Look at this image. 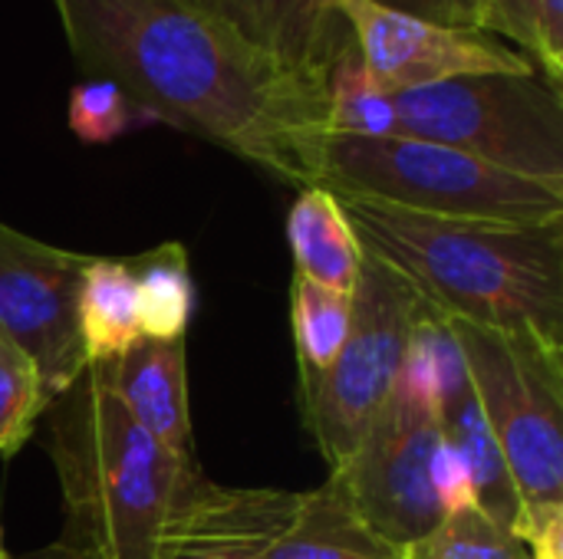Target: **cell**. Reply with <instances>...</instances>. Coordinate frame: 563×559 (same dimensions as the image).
<instances>
[{
	"mask_svg": "<svg viewBox=\"0 0 563 559\" xmlns=\"http://www.w3.org/2000/svg\"><path fill=\"white\" fill-rule=\"evenodd\" d=\"M69 56L152 122L198 135L257 171L320 185L327 82L277 66L201 0H49Z\"/></svg>",
	"mask_w": 563,
	"mask_h": 559,
	"instance_id": "cell-1",
	"label": "cell"
},
{
	"mask_svg": "<svg viewBox=\"0 0 563 559\" xmlns=\"http://www.w3.org/2000/svg\"><path fill=\"white\" fill-rule=\"evenodd\" d=\"M340 198V194H336ZM360 244L449 320L528 329L563 349V221L439 217L340 198Z\"/></svg>",
	"mask_w": 563,
	"mask_h": 559,
	"instance_id": "cell-2",
	"label": "cell"
},
{
	"mask_svg": "<svg viewBox=\"0 0 563 559\" xmlns=\"http://www.w3.org/2000/svg\"><path fill=\"white\" fill-rule=\"evenodd\" d=\"M66 547L86 559H155L178 488L198 471L165 455L122 409L102 362L56 399L49 425Z\"/></svg>",
	"mask_w": 563,
	"mask_h": 559,
	"instance_id": "cell-3",
	"label": "cell"
},
{
	"mask_svg": "<svg viewBox=\"0 0 563 559\" xmlns=\"http://www.w3.org/2000/svg\"><path fill=\"white\" fill-rule=\"evenodd\" d=\"M449 326L518 494L515 534L531 544L563 524V349L528 329Z\"/></svg>",
	"mask_w": 563,
	"mask_h": 559,
	"instance_id": "cell-4",
	"label": "cell"
},
{
	"mask_svg": "<svg viewBox=\"0 0 563 559\" xmlns=\"http://www.w3.org/2000/svg\"><path fill=\"white\" fill-rule=\"evenodd\" d=\"M320 185L340 198H363L439 217L508 224L563 221L561 188L501 171L459 148L409 135H327Z\"/></svg>",
	"mask_w": 563,
	"mask_h": 559,
	"instance_id": "cell-5",
	"label": "cell"
},
{
	"mask_svg": "<svg viewBox=\"0 0 563 559\" xmlns=\"http://www.w3.org/2000/svg\"><path fill=\"white\" fill-rule=\"evenodd\" d=\"M396 135L459 148L563 191V89L541 72L459 76L393 92Z\"/></svg>",
	"mask_w": 563,
	"mask_h": 559,
	"instance_id": "cell-6",
	"label": "cell"
},
{
	"mask_svg": "<svg viewBox=\"0 0 563 559\" xmlns=\"http://www.w3.org/2000/svg\"><path fill=\"white\" fill-rule=\"evenodd\" d=\"M422 303L419 290L399 270L363 247L346 343L327 372L300 379L303 425L330 471L356 451L396 392L409 333Z\"/></svg>",
	"mask_w": 563,
	"mask_h": 559,
	"instance_id": "cell-7",
	"label": "cell"
},
{
	"mask_svg": "<svg viewBox=\"0 0 563 559\" xmlns=\"http://www.w3.org/2000/svg\"><path fill=\"white\" fill-rule=\"evenodd\" d=\"M439 441V412L396 389L356 451L330 471L353 511L396 550H406L442 521L432 491Z\"/></svg>",
	"mask_w": 563,
	"mask_h": 559,
	"instance_id": "cell-8",
	"label": "cell"
},
{
	"mask_svg": "<svg viewBox=\"0 0 563 559\" xmlns=\"http://www.w3.org/2000/svg\"><path fill=\"white\" fill-rule=\"evenodd\" d=\"M86 264L0 221V343L33 362L53 402L89 366L76 320Z\"/></svg>",
	"mask_w": 563,
	"mask_h": 559,
	"instance_id": "cell-9",
	"label": "cell"
},
{
	"mask_svg": "<svg viewBox=\"0 0 563 559\" xmlns=\"http://www.w3.org/2000/svg\"><path fill=\"white\" fill-rule=\"evenodd\" d=\"M333 10L350 26L369 76L386 92L422 89L459 76L538 72L521 49L485 30L429 23L376 0H333Z\"/></svg>",
	"mask_w": 563,
	"mask_h": 559,
	"instance_id": "cell-10",
	"label": "cell"
},
{
	"mask_svg": "<svg viewBox=\"0 0 563 559\" xmlns=\"http://www.w3.org/2000/svg\"><path fill=\"white\" fill-rule=\"evenodd\" d=\"M297 501L294 491L221 488L195 471L165 514L155 559H264Z\"/></svg>",
	"mask_w": 563,
	"mask_h": 559,
	"instance_id": "cell-11",
	"label": "cell"
},
{
	"mask_svg": "<svg viewBox=\"0 0 563 559\" xmlns=\"http://www.w3.org/2000/svg\"><path fill=\"white\" fill-rule=\"evenodd\" d=\"M125 415L178 465L198 468L191 455L188 362L185 339H135L125 353L102 362Z\"/></svg>",
	"mask_w": 563,
	"mask_h": 559,
	"instance_id": "cell-12",
	"label": "cell"
},
{
	"mask_svg": "<svg viewBox=\"0 0 563 559\" xmlns=\"http://www.w3.org/2000/svg\"><path fill=\"white\" fill-rule=\"evenodd\" d=\"M247 43L294 76L327 82L330 63L353 40L333 0H201Z\"/></svg>",
	"mask_w": 563,
	"mask_h": 559,
	"instance_id": "cell-13",
	"label": "cell"
},
{
	"mask_svg": "<svg viewBox=\"0 0 563 559\" xmlns=\"http://www.w3.org/2000/svg\"><path fill=\"white\" fill-rule=\"evenodd\" d=\"M264 559H402V550L386 544L327 478L300 494L287 530Z\"/></svg>",
	"mask_w": 563,
	"mask_h": 559,
	"instance_id": "cell-14",
	"label": "cell"
},
{
	"mask_svg": "<svg viewBox=\"0 0 563 559\" xmlns=\"http://www.w3.org/2000/svg\"><path fill=\"white\" fill-rule=\"evenodd\" d=\"M439 428L442 441L462 455V461L472 471L478 507L501 527L515 534L518 524V494L511 488L505 458L498 451V441L488 428V418L478 405V395L472 389L468 369H459L442 395H439Z\"/></svg>",
	"mask_w": 563,
	"mask_h": 559,
	"instance_id": "cell-15",
	"label": "cell"
},
{
	"mask_svg": "<svg viewBox=\"0 0 563 559\" xmlns=\"http://www.w3.org/2000/svg\"><path fill=\"white\" fill-rule=\"evenodd\" d=\"M287 241L300 277L340 293H353L363 270V244L333 191L300 188L287 214Z\"/></svg>",
	"mask_w": 563,
	"mask_h": 559,
	"instance_id": "cell-16",
	"label": "cell"
},
{
	"mask_svg": "<svg viewBox=\"0 0 563 559\" xmlns=\"http://www.w3.org/2000/svg\"><path fill=\"white\" fill-rule=\"evenodd\" d=\"M76 320H79V336L89 366L109 362L119 353H125L135 339H142L135 280L129 260L89 257L79 280Z\"/></svg>",
	"mask_w": 563,
	"mask_h": 559,
	"instance_id": "cell-17",
	"label": "cell"
},
{
	"mask_svg": "<svg viewBox=\"0 0 563 559\" xmlns=\"http://www.w3.org/2000/svg\"><path fill=\"white\" fill-rule=\"evenodd\" d=\"M145 339H185L195 310V280L181 244H162L129 260Z\"/></svg>",
	"mask_w": 563,
	"mask_h": 559,
	"instance_id": "cell-18",
	"label": "cell"
},
{
	"mask_svg": "<svg viewBox=\"0 0 563 559\" xmlns=\"http://www.w3.org/2000/svg\"><path fill=\"white\" fill-rule=\"evenodd\" d=\"M327 135L386 138L396 135L393 92H386L366 69L350 40L327 72Z\"/></svg>",
	"mask_w": 563,
	"mask_h": 559,
	"instance_id": "cell-19",
	"label": "cell"
},
{
	"mask_svg": "<svg viewBox=\"0 0 563 559\" xmlns=\"http://www.w3.org/2000/svg\"><path fill=\"white\" fill-rule=\"evenodd\" d=\"M350 316H353V293H340L294 273L290 323H294L300 379H313L333 366L336 353L346 343Z\"/></svg>",
	"mask_w": 563,
	"mask_h": 559,
	"instance_id": "cell-20",
	"label": "cell"
},
{
	"mask_svg": "<svg viewBox=\"0 0 563 559\" xmlns=\"http://www.w3.org/2000/svg\"><path fill=\"white\" fill-rule=\"evenodd\" d=\"M402 559H531L518 534L495 524L482 507L442 514V521L409 544Z\"/></svg>",
	"mask_w": 563,
	"mask_h": 559,
	"instance_id": "cell-21",
	"label": "cell"
},
{
	"mask_svg": "<svg viewBox=\"0 0 563 559\" xmlns=\"http://www.w3.org/2000/svg\"><path fill=\"white\" fill-rule=\"evenodd\" d=\"M46 405H53V399L33 362L0 343V455H16L23 448Z\"/></svg>",
	"mask_w": 563,
	"mask_h": 559,
	"instance_id": "cell-22",
	"label": "cell"
},
{
	"mask_svg": "<svg viewBox=\"0 0 563 559\" xmlns=\"http://www.w3.org/2000/svg\"><path fill=\"white\" fill-rule=\"evenodd\" d=\"M69 128L89 142V145H106L119 135H125L132 125L152 122L115 82L109 79H86L73 86L69 92V109H66Z\"/></svg>",
	"mask_w": 563,
	"mask_h": 559,
	"instance_id": "cell-23",
	"label": "cell"
},
{
	"mask_svg": "<svg viewBox=\"0 0 563 559\" xmlns=\"http://www.w3.org/2000/svg\"><path fill=\"white\" fill-rule=\"evenodd\" d=\"M534 66L554 86L563 82V0H531Z\"/></svg>",
	"mask_w": 563,
	"mask_h": 559,
	"instance_id": "cell-24",
	"label": "cell"
},
{
	"mask_svg": "<svg viewBox=\"0 0 563 559\" xmlns=\"http://www.w3.org/2000/svg\"><path fill=\"white\" fill-rule=\"evenodd\" d=\"M432 491H435L442 514H452L462 507H478L472 471L462 461V455L455 448H449L445 441H439V448L432 455Z\"/></svg>",
	"mask_w": 563,
	"mask_h": 559,
	"instance_id": "cell-25",
	"label": "cell"
},
{
	"mask_svg": "<svg viewBox=\"0 0 563 559\" xmlns=\"http://www.w3.org/2000/svg\"><path fill=\"white\" fill-rule=\"evenodd\" d=\"M389 10L442 23V26H468V30H485L488 3L492 0H376Z\"/></svg>",
	"mask_w": 563,
	"mask_h": 559,
	"instance_id": "cell-26",
	"label": "cell"
},
{
	"mask_svg": "<svg viewBox=\"0 0 563 559\" xmlns=\"http://www.w3.org/2000/svg\"><path fill=\"white\" fill-rule=\"evenodd\" d=\"M485 33L508 40L534 63V26H531V0H492L485 16Z\"/></svg>",
	"mask_w": 563,
	"mask_h": 559,
	"instance_id": "cell-27",
	"label": "cell"
},
{
	"mask_svg": "<svg viewBox=\"0 0 563 559\" xmlns=\"http://www.w3.org/2000/svg\"><path fill=\"white\" fill-rule=\"evenodd\" d=\"M20 559H86L79 557L76 550H69L66 544H53V547H43V550H36V554H26V557Z\"/></svg>",
	"mask_w": 563,
	"mask_h": 559,
	"instance_id": "cell-28",
	"label": "cell"
},
{
	"mask_svg": "<svg viewBox=\"0 0 563 559\" xmlns=\"http://www.w3.org/2000/svg\"><path fill=\"white\" fill-rule=\"evenodd\" d=\"M0 559H13L7 554V547H3V534H0Z\"/></svg>",
	"mask_w": 563,
	"mask_h": 559,
	"instance_id": "cell-29",
	"label": "cell"
}]
</instances>
